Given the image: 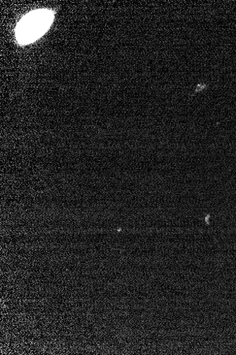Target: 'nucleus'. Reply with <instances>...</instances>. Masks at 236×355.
Segmentation results:
<instances>
[{
  "label": "nucleus",
  "instance_id": "f257e3e1",
  "mask_svg": "<svg viewBox=\"0 0 236 355\" xmlns=\"http://www.w3.org/2000/svg\"><path fill=\"white\" fill-rule=\"evenodd\" d=\"M53 13L49 10H37L25 15L17 24L16 37L21 44L35 42L42 37L53 23Z\"/></svg>",
  "mask_w": 236,
  "mask_h": 355
}]
</instances>
